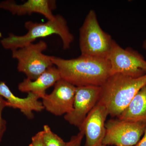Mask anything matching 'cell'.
<instances>
[{"label": "cell", "instance_id": "1", "mask_svg": "<svg viewBox=\"0 0 146 146\" xmlns=\"http://www.w3.org/2000/svg\"><path fill=\"white\" fill-rule=\"evenodd\" d=\"M62 79L76 87L101 86L110 76V64L106 58L81 55L65 59L52 56Z\"/></svg>", "mask_w": 146, "mask_h": 146}, {"label": "cell", "instance_id": "2", "mask_svg": "<svg viewBox=\"0 0 146 146\" xmlns=\"http://www.w3.org/2000/svg\"><path fill=\"white\" fill-rule=\"evenodd\" d=\"M145 85L146 74L138 78L112 75L101 86L99 102L106 107L111 117H118Z\"/></svg>", "mask_w": 146, "mask_h": 146}, {"label": "cell", "instance_id": "3", "mask_svg": "<svg viewBox=\"0 0 146 146\" xmlns=\"http://www.w3.org/2000/svg\"><path fill=\"white\" fill-rule=\"evenodd\" d=\"M25 26L27 30L26 34L18 36L11 33L2 39L1 44L4 48L11 51L18 49L33 43L38 38L56 35L62 40L64 49L67 50L74 40V35L70 32L67 21L61 15H55L54 19L48 20L45 23L27 21Z\"/></svg>", "mask_w": 146, "mask_h": 146}, {"label": "cell", "instance_id": "4", "mask_svg": "<svg viewBox=\"0 0 146 146\" xmlns=\"http://www.w3.org/2000/svg\"><path fill=\"white\" fill-rule=\"evenodd\" d=\"M114 41L100 26L96 11L90 10L80 29L81 55L107 58Z\"/></svg>", "mask_w": 146, "mask_h": 146}, {"label": "cell", "instance_id": "5", "mask_svg": "<svg viewBox=\"0 0 146 146\" xmlns=\"http://www.w3.org/2000/svg\"><path fill=\"white\" fill-rule=\"evenodd\" d=\"M47 48L46 42L40 40L36 44L32 43L12 50V57L18 61V71L25 74L27 78L31 80L38 78L53 66L52 56L43 53Z\"/></svg>", "mask_w": 146, "mask_h": 146}, {"label": "cell", "instance_id": "6", "mask_svg": "<svg viewBox=\"0 0 146 146\" xmlns=\"http://www.w3.org/2000/svg\"><path fill=\"white\" fill-rule=\"evenodd\" d=\"M110 76L121 74L133 78L146 74V60L142 54L130 48L124 49L114 41L107 57Z\"/></svg>", "mask_w": 146, "mask_h": 146}, {"label": "cell", "instance_id": "7", "mask_svg": "<svg viewBox=\"0 0 146 146\" xmlns=\"http://www.w3.org/2000/svg\"><path fill=\"white\" fill-rule=\"evenodd\" d=\"M106 134L102 145L135 146L143 135L146 123L119 119L106 123Z\"/></svg>", "mask_w": 146, "mask_h": 146}, {"label": "cell", "instance_id": "8", "mask_svg": "<svg viewBox=\"0 0 146 146\" xmlns=\"http://www.w3.org/2000/svg\"><path fill=\"white\" fill-rule=\"evenodd\" d=\"M101 86H88L76 88L73 109L64 116L70 124L79 129L100 99Z\"/></svg>", "mask_w": 146, "mask_h": 146}, {"label": "cell", "instance_id": "9", "mask_svg": "<svg viewBox=\"0 0 146 146\" xmlns=\"http://www.w3.org/2000/svg\"><path fill=\"white\" fill-rule=\"evenodd\" d=\"M76 88L62 79L58 80L54 84L52 92L42 98L44 109L57 116L70 112L73 109Z\"/></svg>", "mask_w": 146, "mask_h": 146}, {"label": "cell", "instance_id": "10", "mask_svg": "<svg viewBox=\"0 0 146 146\" xmlns=\"http://www.w3.org/2000/svg\"><path fill=\"white\" fill-rule=\"evenodd\" d=\"M108 115L106 107L98 102L80 128L86 137L85 146H101L106 134V121Z\"/></svg>", "mask_w": 146, "mask_h": 146}, {"label": "cell", "instance_id": "11", "mask_svg": "<svg viewBox=\"0 0 146 146\" xmlns=\"http://www.w3.org/2000/svg\"><path fill=\"white\" fill-rule=\"evenodd\" d=\"M56 8V1L51 0H28L22 4H18L11 0L0 3V9L8 11L13 15L21 16L38 13L48 20L54 19L55 16L52 11Z\"/></svg>", "mask_w": 146, "mask_h": 146}, {"label": "cell", "instance_id": "12", "mask_svg": "<svg viewBox=\"0 0 146 146\" xmlns=\"http://www.w3.org/2000/svg\"><path fill=\"white\" fill-rule=\"evenodd\" d=\"M0 96L5 100L7 107L18 109L29 119L34 118L33 111L40 112L44 109L43 104L39 101L41 97L31 92L28 93L26 98L16 96L4 82H0Z\"/></svg>", "mask_w": 146, "mask_h": 146}, {"label": "cell", "instance_id": "13", "mask_svg": "<svg viewBox=\"0 0 146 146\" xmlns=\"http://www.w3.org/2000/svg\"><path fill=\"white\" fill-rule=\"evenodd\" d=\"M60 73L56 67H50L36 79L31 80L28 78L19 84V91L25 93L36 94L43 98L46 96V91L51 86H54L57 82L61 79Z\"/></svg>", "mask_w": 146, "mask_h": 146}, {"label": "cell", "instance_id": "14", "mask_svg": "<svg viewBox=\"0 0 146 146\" xmlns=\"http://www.w3.org/2000/svg\"><path fill=\"white\" fill-rule=\"evenodd\" d=\"M117 117L120 120L146 123V85L138 91Z\"/></svg>", "mask_w": 146, "mask_h": 146}, {"label": "cell", "instance_id": "15", "mask_svg": "<svg viewBox=\"0 0 146 146\" xmlns=\"http://www.w3.org/2000/svg\"><path fill=\"white\" fill-rule=\"evenodd\" d=\"M43 138L46 146H66V143L52 131L48 125L44 126Z\"/></svg>", "mask_w": 146, "mask_h": 146}, {"label": "cell", "instance_id": "16", "mask_svg": "<svg viewBox=\"0 0 146 146\" xmlns=\"http://www.w3.org/2000/svg\"><path fill=\"white\" fill-rule=\"evenodd\" d=\"M5 107H7V103L3 98L0 96V142L6 130L7 122L2 117L3 111Z\"/></svg>", "mask_w": 146, "mask_h": 146}, {"label": "cell", "instance_id": "17", "mask_svg": "<svg viewBox=\"0 0 146 146\" xmlns=\"http://www.w3.org/2000/svg\"><path fill=\"white\" fill-rule=\"evenodd\" d=\"M84 136L83 131H80V132L76 135L73 136L70 141L66 143V146H81Z\"/></svg>", "mask_w": 146, "mask_h": 146}, {"label": "cell", "instance_id": "18", "mask_svg": "<svg viewBox=\"0 0 146 146\" xmlns=\"http://www.w3.org/2000/svg\"><path fill=\"white\" fill-rule=\"evenodd\" d=\"M29 146H46L43 138L42 131H39L32 138Z\"/></svg>", "mask_w": 146, "mask_h": 146}, {"label": "cell", "instance_id": "19", "mask_svg": "<svg viewBox=\"0 0 146 146\" xmlns=\"http://www.w3.org/2000/svg\"><path fill=\"white\" fill-rule=\"evenodd\" d=\"M135 146H146V127L142 139L140 140Z\"/></svg>", "mask_w": 146, "mask_h": 146}, {"label": "cell", "instance_id": "20", "mask_svg": "<svg viewBox=\"0 0 146 146\" xmlns=\"http://www.w3.org/2000/svg\"><path fill=\"white\" fill-rule=\"evenodd\" d=\"M143 48L146 50V40H145L143 43Z\"/></svg>", "mask_w": 146, "mask_h": 146}, {"label": "cell", "instance_id": "21", "mask_svg": "<svg viewBox=\"0 0 146 146\" xmlns=\"http://www.w3.org/2000/svg\"><path fill=\"white\" fill-rule=\"evenodd\" d=\"M101 146H108L107 145H102Z\"/></svg>", "mask_w": 146, "mask_h": 146}]
</instances>
